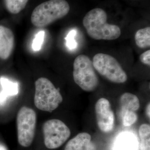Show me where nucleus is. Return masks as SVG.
I'll list each match as a JSON object with an SVG mask.
<instances>
[{
    "label": "nucleus",
    "mask_w": 150,
    "mask_h": 150,
    "mask_svg": "<svg viewBox=\"0 0 150 150\" xmlns=\"http://www.w3.org/2000/svg\"><path fill=\"white\" fill-rule=\"evenodd\" d=\"M107 13L101 8L89 11L82 23L88 36L96 40H114L121 35V28L115 25L107 23Z\"/></svg>",
    "instance_id": "1"
},
{
    "label": "nucleus",
    "mask_w": 150,
    "mask_h": 150,
    "mask_svg": "<svg viewBox=\"0 0 150 150\" xmlns=\"http://www.w3.org/2000/svg\"><path fill=\"white\" fill-rule=\"evenodd\" d=\"M70 10V5L66 0H48L33 10L31 21L36 27H46L66 16Z\"/></svg>",
    "instance_id": "2"
},
{
    "label": "nucleus",
    "mask_w": 150,
    "mask_h": 150,
    "mask_svg": "<svg viewBox=\"0 0 150 150\" xmlns=\"http://www.w3.org/2000/svg\"><path fill=\"white\" fill-rule=\"evenodd\" d=\"M62 101L63 97L51 81L45 77H40L36 81L34 103L38 109L52 112Z\"/></svg>",
    "instance_id": "3"
},
{
    "label": "nucleus",
    "mask_w": 150,
    "mask_h": 150,
    "mask_svg": "<svg viewBox=\"0 0 150 150\" xmlns=\"http://www.w3.org/2000/svg\"><path fill=\"white\" fill-rule=\"evenodd\" d=\"M73 67L75 83L83 91H95L98 86L99 80L90 59L85 54L78 56L74 62Z\"/></svg>",
    "instance_id": "4"
},
{
    "label": "nucleus",
    "mask_w": 150,
    "mask_h": 150,
    "mask_svg": "<svg viewBox=\"0 0 150 150\" xmlns=\"http://www.w3.org/2000/svg\"><path fill=\"white\" fill-rule=\"evenodd\" d=\"M95 70L112 82L123 83L127 80V76L117 60L112 56L99 53L94 56L92 61Z\"/></svg>",
    "instance_id": "5"
},
{
    "label": "nucleus",
    "mask_w": 150,
    "mask_h": 150,
    "mask_svg": "<svg viewBox=\"0 0 150 150\" xmlns=\"http://www.w3.org/2000/svg\"><path fill=\"white\" fill-rule=\"evenodd\" d=\"M16 122L18 142L22 147H28L34 139L37 122L36 113L32 108L23 106L17 113Z\"/></svg>",
    "instance_id": "6"
},
{
    "label": "nucleus",
    "mask_w": 150,
    "mask_h": 150,
    "mask_svg": "<svg viewBox=\"0 0 150 150\" xmlns=\"http://www.w3.org/2000/svg\"><path fill=\"white\" fill-rule=\"evenodd\" d=\"M43 134L45 146L49 149H56L70 137L71 131L62 121L51 119L43 124Z\"/></svg>",
    "instance_id": "7"
},
{
    "label": "nucleus",
    "mask_w": 150,
    "mask_h": 150,
    "mask_svg": "<svg viewBox=\"0 0 150 150\" xmlns=\"http://www.w3.org/2000/svg\"><path fill=\"white\" fill-rule=\"evenodd\" d=\"M95 110L98 129L105 133L112 131L115 116L109 101L105 98H100L95 104Z\"/></svg>",
    "instance_id": "8"
},
{
    "label": "nucleus",
    "mask_w": 150,
    "mask_h": 150,
    "mask_svg": "<svg viewBox=\"0 0 150 150\" xmlns=\"http://www.w3.org/2000/svg\"><path fill=\"white\" fill-rule=\"evenodd\" d=\"M15 38L12 31L7 27L0 26V59H8L13 52Z\"/></svg>",
    "instance_id": "9"
},
{
    "label": "nucleus",
    "mask_w": 150,
    "mask_h": 150,
    "mask_svg": "<svg viewBox=\"0 0 150 150\" xmlns=\"http://www.w3.org/2000/svg\"><path fill=\"white\" fill-rule=\"evenodd\" d=\"M64 150H96V146L92 141L90 134L82 132L70 139Z\"/></svg>",
    "instance_id": "10"
},
{
    "label": "nucleus",
    "mask_w": 150,
    "mask_h": 150,
    "mask_svg": "<svg viewBox=\"0 0 150 150\" xmlns=\"http://www.w3.org/2000/svg\"><path fill=\"white\" fill-rule=\"evenodd\" d=\"M138 147V141L134 134L129 132H123L116 137L113 150H137Z\"/></svg>",
    "instance_id": "11"
},
{
    "label": "nucleus",
    "mask_w": 150,
    "mask_h": 150,
    "mask_svg": "<svg viewBox=\"0 0 150 150\" xmlns=\"http://www.w3.org/2000/svg\"><path fill=\"white\" fill-rule=\"evenodd\" d=\"M2 91L0 92V106L5 103L10 97L16 96L19 92V84L9 79L2 77L0 79Z\"/></svg>",
    "instance_id": "12"
},
{
    "label": "nucleus",
    "mask_w": 150,
    "mask_h": 150,
    "mask_svg": "<svg viewBox=\"0 0 150 150\" xmlns=\"http://www.w3.org/2000/svg\"><path fill=\"white\" fill-rule=\"evenodd\" d=\"M120 105L122 113L127 111L135 112L139 109L140 104L139 98L131 93H124L120 97Z\"/></svg>",
    "instance_id": "13"
},
{
    "label": "nucleus",
    "mask_w": 150,
    "mask_h": 150,
    "mask_svg": "<svg viewBox=\"0 0 150 150\" xmlns=\"http://www.w3.org/2000/svg\"><path fill=\"white\" fill-rule=\"evenodd\" d=\"M136 45L140 48H146L150 46V27L137 30L134 35Z\"/></svg>",
    "instance_id": "14"
},
{
    "label": "nucleus",
    "mask_w": 150,
    "mask_h": 150,
    "mask_svg": "<svg viewBox=\"0 0 150 150\" xmlns=\"http://www.w3.org/2000/svg\"><path fill=\"white\" fill-rule=\"evenodd\" d=\"M139 149L140 150H150V126L148 124H142L140 126L139 130Z\"/></svg>",
    "instance_id": "15"
},
{
    "label": "nucleus",
    "mask_w": 150,
    "mask_h": 150,
    "mask_svg": "<svg viewBox=\"0 0 150 150\" xmlns=\"http://www.w3.org/2000/svg\"><path fill=\"white\" fill-rule=\"evenodd\" d=\"M28 0H5L6 9L12 14H17L27 5Z\"/></svg>",
    "instance_id": "16"
},
{
    "label": "nucleus",
    "mask_w": 150,
    "mask_h": 150,
    "mask_svg": "<svg viewBox=\"0 0 150 150\" xmlns=\"http://www.w3.org/2000/svg\"><path fill=\"white\" fill-rule=\"evenodd\" d=\"M123 124L126 127L134 125L137 120V115L135 112L127 111L122 113Z\"/></svg>",
    "instance_id": "17"
},
{
    "label": "nucleus",
    "mask_w": 150,
    "mask_h": 150,
    "mask_svg": "<svg viewBox=\"0 0 150 150\" xmlns=\"http://www.w3.org/2000/svg\"><path fill=\"white\" fill-rule=\"evenodd\" d=\"M45 32L43 31H41L38 32L33 39L32 42V47L33 51H38L42 47L44 41Z\"/></svg>",
    "instance_id": "18"
},
{
    "label": "nucleus",
    "mask_w": 150,
    "mask_h": 150,
    "mask_svg": "<svg viewBox=\"0 0 150 150\" xmlns=\"http://www.w3.org/2000/svg\"><path fill=\"white\" fill-rule=\"evenodd\" d=\"M76 31L72 30H71L67 34L66 40V46L71 50H75L77 47V44L75 41V37L76 35Z\"/></svg>",
    "instance_id": "19"
},
{
    "label": "nucleus",
    "mask_w": 150,
    "mask_h": 150,
    "mask_svg": "<svg viewBox=\"0 0 150 150\" xmlns=\"http://www.w3.org/2000/svg\"><path fill=\"white\" fill-rule=\"evenodd\" d=\"M139 60L143 64L150 65V50H149L142 53L139 56Z\"/></svg>",
    "instance_id": "20"
},
{
    "label": "nucleus",
    "mask_w": 150,
    "mask_h": 150,
    "mask_svg": "<svg viewBox=\"0 0 150 150\" xmlns=\"http://www.w3.org/2000/svg\"><path fill=\"white\" fill-rule=\"evenodd\" d=\"M150 103H149L147 105V107H146V115H147V116L149 117V118H150Z\"/></svg>",
    "instance_id": "21"
},
{
    "label": "nucleus",
    "mask_w": 150,
    "mask_h": 150,
    "mask_svg": "<svg viewBox=\"0 0 150 150\" xmlns=\"http://www.w3.org/2000/svg\"><path fill=\"white\" fill-rule=\"evenodd\" d=\"M0 150H7L5 147L3 145H0Z\"/></svg>",
    "instance_id": "22"
}]
</instances>
